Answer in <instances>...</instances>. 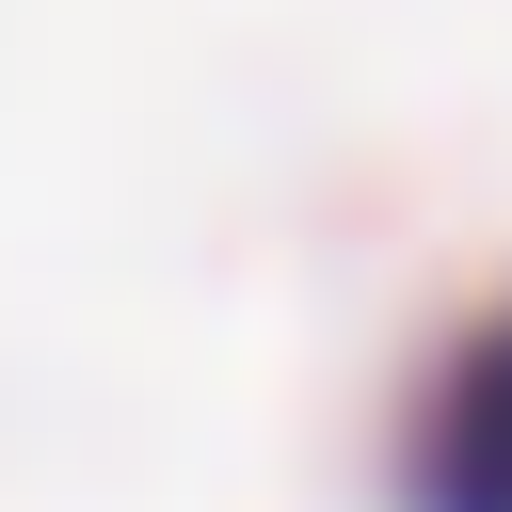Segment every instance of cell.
<instances>
[{
    "instance_id": "6da1fadb",
    "label": "cell",
    "mask_w": 512,
    "mask_h": 512,
    "mask_svg": "<svg viewBox=\"0 0 512 512\" xmlns=\"http://www.w3.org/2000/svg\"><path fill=\"white\" fill-rule=\"evenodd\" d=\"M416 512H512V320H480L416 416Z\"/></svg>"
}]
</instances>
